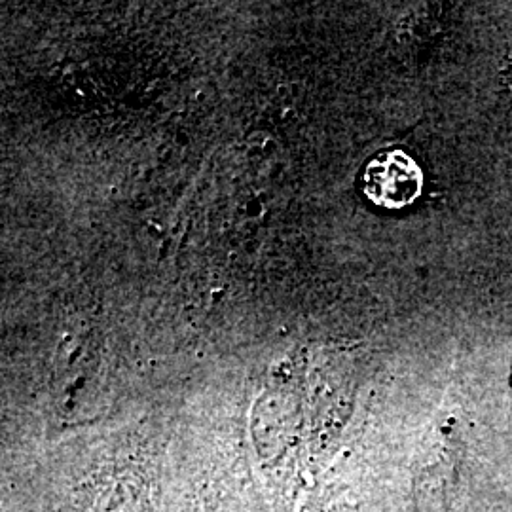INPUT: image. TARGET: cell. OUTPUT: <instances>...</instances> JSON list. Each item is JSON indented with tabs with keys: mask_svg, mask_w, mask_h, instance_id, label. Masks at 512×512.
Listing matches in <instances>:
<instances>
[{
	"mask_svg": "<svg viewBox=\"0 0 512 512\" xmlns=\"http://www.w3.org/2000/svg\"><path fill=\"white\" fill-rule=\"evenodd\" d=\"M423 188V173L416 160L403 150H385L363 171L365 196L384 209H404L416 202Z\"/></svg>",
	"mask_w": 512,
	"mask_h": 512,
	"instance_id": "obj_1",
	"label": "cell"
}]
</instances>
